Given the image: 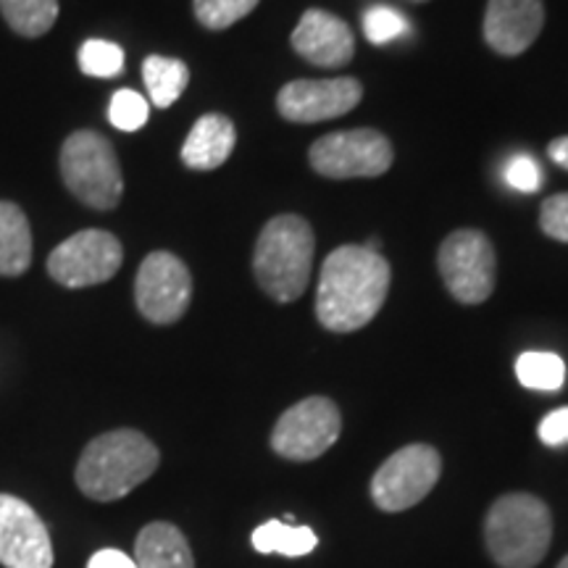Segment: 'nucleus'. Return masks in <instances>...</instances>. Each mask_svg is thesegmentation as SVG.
<instances>
[{"mask_svg": "<svg viewBox=\"0 0 568 568\" xmlns=\"http://www.w3.org/2000/svg\"><path fill=\"white\" fill-rule=\"evenodd\" d=\"M258 3L261 0H193V9L205 30L222 32L245 19Z\"/></svg>", "mask_w": 568, "mask_h": 568, "instance_id": "24", "label": "nucleus"}, {"mask_svg": "<svg viewBox=\"0 0 568 568\" xmlns=\"http://www.w3.org/2000/svg\"><path fill=\"white\" fill-rule=\"evenodd\" d=\"M558 568H568V556H566L564 560H560V564H558Z\"/></svg>", "mask_w": 568, "mask_h": 568, "instance_id": "32", "label": "nucleus"}, {"mask_svg": "<svg viewBox=\"0 0 568 568\" xmlns=\"http://www.w3.org/2000/svg\"><path fill=\"white\" fill-rule=\"evenodd\" d=\"M364 98V88L353 77L337 80H295L276 95V109L287 122L316 124L345 116Z\"/></svg>", "mask_w": 568, "mask_h": 568, "instance_id": "13", "label": "nucleus"}, {"mask_svg": "<svg viewBox=\"0 0 568 568\" xmlns=\"http://www.w3.org/2000/svg\"><path fill=\"white\" fill-rule=\"evenodd\" d=\"M32 264V230L17 203L0 201V276H19Z\"/></svg>", "mask_w": 568, "mask_h": 568, "instance_id": "18", "label": "nucleus"}, {"mask_svg": "<svg viewBox=\"0 0 568 568\" xmlns=\"http://www.w3.org/2000/svg\"><path fill=\"white\" fill-rule=\"evenodd\" d=\"M389 293V264L366 245H343L326 255L316 287V318L329 332L364 329Z\"/></svg>", "mask_w": 568, "mask_h": 568, "instance_id": "1", "label": "nucleus"}, {"mask_svg": "<svg viewBox=\"0 0 568 568\" xmlns=\"http://www.w3.org/2000/svg\"><path fill=\"white\" fill-rule=\"evenodd\" d=\"M61 176L69 193L95 211H111L122 201V166L103 134L92 130L71 132L61 148Z\"/></svg>", "mask_w": 568, "mask_h": 568, "instance_id": "5", "label": "nucleus"}, {"mask_svg": "<svg viewBox=\"0 0 568 568\" xmlns=\"http://www.w3.org/2000/svg\"><path fill=\"white\" fill-rule=\"evenodd\" d=\"M88 568H138V564H134V558H130L122 550L105 548V550H98L95 556L90 558Z\"/></svg>", "mask_w": 568, "mask_h": 568, "instance_id": "30", "label": "nucleus"}, {"mask_svg": "<svg viewBox=\"0 0 568 568\" xmlns=\"http://www.w3.org/2000/svg\"><path fill=\"white\" fill-rule=\"evenodd\" d=\"M552 539L550 508L535 495L497 497L485 518V542L500 568H535Z\"/></svg>", "mask_w": 568, "mask_h": 568, "instance_id": "4", "label": "nucleus"}, {"mask_svg": "<svg viewBox=\"0 0 568 568\" xmlns=\"http://www.w3.org/2000/svg\"><path fill=\"white\" fill-rule=\"evenodd\" d=\"M361 24H364L366 40L374 42V45H385V42H393L408 32V19L400 11L389 9V6L366 9Z\"/></svg>", "mask_w": 568, "mask_h": 568, "instance_id": "26", "label": "nucleus"}, {"mask_svg": "<svg viewBox=\"0 0 568 568\" xmlns=\"http://www.w3.org/2000/svg\"><path fill=\"white\" fill-rule=\"evenodd\" d=\"M506 180L518 193H537L539 184H542V174H539V166L535 159L529 155H516L514 161L508 163Z\"/></svg>", "mask_w": 568, "mask_h": 568, "instance_id": "28", "label": "nucleus"}, {"mask_svg": "<svg viewBox=\"0 0 568 568\" xmlns=\"http://www.w3.org/2000/svg\"><path fill=\"white\" fill-rule=\"evenodd\" d=\"M234 142H237V132L230 119L222 113H205L197 119L182 145L184 166L195 169V172H213L230 159Z\"/></svg>", "mask_w": 568, "mask_h": 568, "instance_id": "16", "label": "nucleus"}, {"mask_svg": "<svg viewBox=\"0 0 568 568\" xmlns=\"http://www.w3.org/2000/svg\"><path fill=\"white\" fill-rule=\"evenodd\" d=\"M316 545L318 537L314 529L303 527V524L301 527H293V524L280 521V518L261 524V527L253 531V548L264 552V556L276 552V556L284 558H301L314 552Z\"/></svg>", "mask_w": 568, "mask_h": 568, "instance_id": "19", "label": "nucleus"}, {"mask_svg": "<svg viewBox=\"0 0 568 568\" xmlns=\"http://www.w3.org/2000/svg\"><path fill=\"white\" fill-rule=\"evenodd\" d=\"M516 376L527 389L537 393H556L566 382V364L556 353L529 351L521 353L516 361Z\"/></svg>", "mask_w": 568, "mask_h": 568, "instance_id": "22", "label": "nucleus"}, {"mask_svg": "<svg viewBox=\"0 0 568 568\" xmlns=\"http://www.w3.org/2000/svg\"><path fill=\"white\" fill-rule=\"evenodd\" d=\"M542 24V0H489L485 11V40L495 53L521 55L535 45Z\"/></svg>", "mask_w": 568, "mask_h": 568, "instance_id": "14", "label": "nucleus"}, {"mask_svg": "<svg viewBox=\"0 0 568 568\" xmlns=\"http://www.w3.org/2000/svg\"><path fill=\"white\" fill-rule=\"evenodd\" d=\"M439 274L450 295L464 305L485 303L495 290V251L487 234L458 230L447 234L437 255Z\"/></svg>", "mask_w": 568, "mask_h": 568, "instance_id": "7", "label": "nucleus"}, {"mask_svg": "<svg viewBox=\"0 0 568 568\" xmlns=\"http://www.w3.org/2000/svg\"><path fill=\"white\" fill-rule=\"evenodd\" d=\"M138 311L151 324H174L193 301V276L174 253L155 251L140 264L134 280Z\"/></svg>", "mask_w": 568, "mask_h": 568, "instance_id": "11", "label": "nucleus"}, {"mask_svg": "<svg viewBox=\"0 0 568 568\" xmlns=\"http://www.w3.org/2000/svg\"><path fill=\"white\" fill-rule=\"evenodd\" d=\"M148 116H151V105L148 98H142L134 90H116L109 105V119L116 130L122 132H138L140 126H145Z\"/></svg>", "mask_w": 568, "mask_h": 568, "instance_id": "25", "label": "nucleus"}, {"mask_svg": "<svg viewBox=\"0 0 568 568\" xmlns=\"http://www.w3.org/2000/svg\"><path fill=\"white\" fill-rule=\"evenodd\" d=\"M343 416L329 397H305L280 416L272 432L276 456L287 460H316L337 443Z\"/></svg>", "mask_w": 568, "mask_h": 568, "instance_id": "9", "label": "nucleus"}, {"mask_svg": "<svg viewBox=\"0 0 568 568\" xmlns=\"http://www.w3.org/2000/svg\"><path fill=\"white\" fill-rule=\"evenodd\" d=\"M548 155H550V161H556L560 169H566V172H568V134H566V138H558V140L550 142Z\"/></svg>", "mask_w": 568, "mask_h": 568, "instance_id": "31", "label": "nucleus"}, {"mask_svg": "<svg viewBox=\"0 0 568 568\" xmlns=\"http://www.w3.org/2000/svg\"><path fill=\"white\" fill-rule=\"evenodd\" d=\"M539 226H542L548 237L558 240V243H568V193L552 195L542 203Z\"/></svg>", "mask_w": 568, "mask_h": 568, "instance_id": "27", "label": "nucleus"}, {"mask_svg": "<svg viewBox=\"0 0 568 568\" xmlns=\"http://www.w3.org/2000/svg\"><path fill=\"white\" fill-rule=\"evenodd\" d=\"M124 247L103 230H84L63 240L48 258V274L61 287L80 290L109 282L122 268Z\"/></svg>", "mask_w": 568, "mask_h": 568, "instance_id": "10", "label": "nucleus"}, {"mask_svg": "<svg viewBox=\"0 0 568 568\" xmlns=\"http://www.w3.org/2000/svg\"><path fill=\"white\" fill-rule=\"evenodd\" d=\"M410 3H426V0H410Z\"/></svg>", "mask_w": 568, "mask_h": 568, "instance_id": "33", "label": "nucleus"}, {"mask_svg": "<svg viewBox=\"0 0 568 568\" xmlns=\"http://www.w3.org/2000/svg\"><path fill=\"white\" fill-rule=\"evenodd\" d=\"M314 251V230L305 219L293 216V213L274 216L255 243V280L276 303H293L308 287Z\"/></svg>", "mask_w": 568, "mask_h": 568, "instance_id": "3", "label": "nucleus"}, {"mask_svg": "<svg viewBox=\"0 0 568 568\" xmlns=\"http://www.w3.org/2000/svg\"><path fill=\"white\" fill-rule=\"evenodd\" d=\"M138 568H195L187 537L174 524L153 521L142 527L134 542Z\"/></svg>", "mask_w": 568, "mask_h": 568, "instance_id": "17", "label": "nucleus"}, {"mask_svg": "<svg viewBox=\"0 0 568 568\" xmlns=\"http://www.w3.org/2000/svg\"><path fill=\"white\" fill-rule=\"evenodd\" d=\"M311 166L326 180L382 176L393 166L389 140L376 130H347L318 138L311 145Z\"/></svg>", "mask_w": 568, "mask_h": 568, "instance_id": "8", "label": "nucleus"}, {"mask_svg": "<svg viewBox=\"0 0 568 568\" xmlns=\"http://www.w3.org/2000/svg\"><path fill=\"white\" fill-rule=\"evenodd\" d=\"M0 566L53 568V542L30 503L0 495Z\"/></svg>", "mask_w": 568, "mask_h": 568, "instance_id": "12", "label": "nucleus"}, {"mask_svg": "<svg viewBox=\"0 0 568 568\" xmlns=\"http://www.w3.org/2000/svg\"><path fill=\"white\" fill-rule=\"evenodd\" d=\"M80 69L88 77H98V80H109L124 71V51L116 42L109 40H88L80 48Z\"/></svg>", "mask_w": 568, "mask_h": 568, "instance_id": "23", "label": "nucleus"}, {"mask_svg": "<svg viewBox=\"0 0 568 568\" xmlns=\"http://www.w3.org/2000/svg\"><path fill=\"white\" fill-rule=\"evenodd\" d=\"M293 48L297 55L322 69H339L353 61L355 38L353 30L335 13L308 9L293 32Z\"/></svg>", "mask_w": 568, "mask_h": 568, "instance_id": "15", "label": "nucleus"}, {"mask_svg": "<svg viewBox=\"0 0 568 568\" xmlns=\"http://www.w3.org/2000/svg\"><path fill=\"white\" fill-rule=\"evenodd\" d=\"M443 458L432 445H408L393 453L372 479V500L387 514L414 508L437 485Z\"/></svg>", "mask_w": 568, "mask_h": 568, "instance_id": "6", "label": "nucleus"}, {"mask_svg": "<svg viewBox=\"0 0 568 568\" xmlns=\"http://www.w3.org/2000/svg\"><path fill=\"white\" fill-rule=\"evenodd\" d=\"M142 80H145L148 95H151L155 109H169L187 88L190 69L180 59L148 55L145 63H142Z\"/></svg>", "mask_w": 568, "mask_h": 568, "instance_id": "20", "label": "nucleus"}, {"mask_svg": "<svg viewBox=\"0 0 568 568\" xmlns=\"http://www.w3.org/2000/svg\"><path fill=\"white\" fill-rule=\"evenodd\" d=\"M0 13L21 38H42L59 19V0H0Z\"/></svg>", "mask_w": 568, "mask_h": 568, "instance_id": "21", "label": "nucleus"}, {"mask_svg": "<svg viewBox=\"0 0 568 568\" xmlns=\"http://www.w3.org/2000/svg\"><path fill=\"white\" fill-rule=\"evenodd\" d=\"M159 464V447L142 432L113 429L84 447L74 479L80 493L90 500L113 503L151 479Z\"/></svg>", "mask_w": 568, "mask_h": 568, "instance_id": "2", "label": "nucleus"}, {"mask_svg": "<svg viewBox=\"0 0 568 568\" xmlns=\"http://www.w3.org/2000/svg\"><path fill=\"white\" fill-rule=\"evenodd\" d=\"M539 439L550 447L568 445V408H558L542 418V424H539Z\"/></svg>", "mask_w": 568, "mask_h": 568, "instance_id": "29", "label": "nucleus"}]
</instances>
